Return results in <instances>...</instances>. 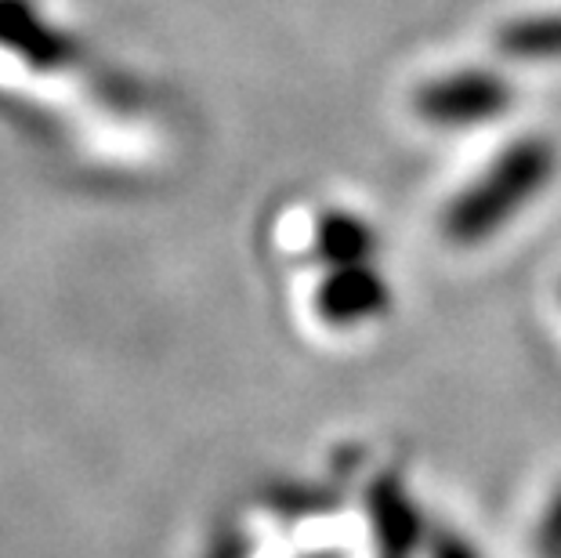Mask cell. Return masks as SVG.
<instances>
[{"instance_id":"277c9868","label":"cell","mask_w":561,"mask_h":558,"mask_svg":"<svg viewBox=\"0 0 561 558\" xmlns=\"http://www.w3.org/2000/svg\"><path fill=\"white\" fill-rule=\"evenodd\" d=\"M500 52L515 58H561V11L551 15H533L500 30Z\"/></svg>"},{"instance_id":"5b68a950","label":"cell","mask_w":561,"mask_h":558,"mask_svg":"<svg viewBox=\"0 0 561 558\" xmlns=\"http://www.w3.org/2000/svg\"><path fill=\"white\" fill-rule=\"evenodd\" d=\"M322 251L337 265H359V258L369 251V229H363L355 218H330L322 225Z\"/></svg>"},{"instance_id":"7a4b0ae2","label":"cell","mask_w":561,"mask_h":558,"mask_svg":"<svg viewBox=\"0 0 561 558\" xmlns=\"http://www.w3.org/2000/svg\"><path fill=\"white\" fill-rule=\"evenodd\" d=\"M511 105V88L493 73H457L442 77L435 84H427L416 94V113L427 124L442 127H468L493 121L496 113H504Z\"/></svg>"},{"instance_id":"3957f363","label":"cell","mask_w":561,"mask_h":558,"mask_svg":"<svg viewBox=\"0 0 561 558\" xmlns=\"http://www.w3.org/2000/svg\"><path fill=\"white\" fill-rule=\"evenodd\" d=\"M380 301H385L380 283L359 265H344L337 276L322 287V298H319L322 312H327L330 319H341V323H344V319H352V316L374 312Z\"/></svg>"},{"instance_id":"6da1fadb","label":"cell","mask_w":561,"mask_h":558,"mask_svg":"<svg viewBox=\"0 0 561 558\" xmlns=\"http://www.w3.org/2000/svg\"><path fill=\"white\" fill-rule=\"evenodd\" d=\"M554 174V152L540 138H525L507 149L468 193L457 196L442 229L453 243H479L515 218Z\"/></svg>"}]
</instances>
